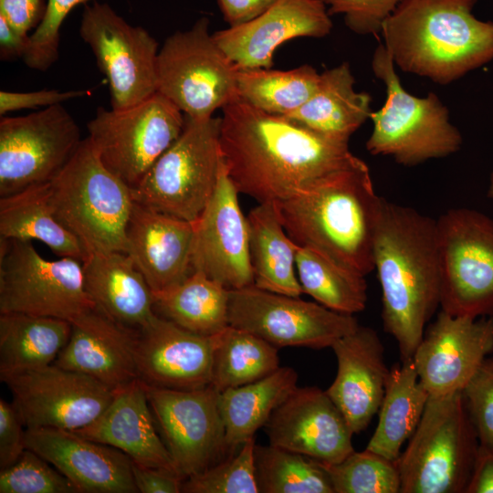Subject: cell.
<instances>
[{"instance_id": "cell-46", "label": "cell", "mask_w": 493, "mask_h": 493, "mask_svg": "<svg viewBox=\"0 0 493 493\" xmlns=\"http://www.w3.org/2000/svg\"><path fill=\"white\" fill-rule=\"evenodd\" d=\"M13 404L0 399V469L13 465L26 449V429Z\"/></svg>"}, {"instance_id": "cell-40", "label": "cell", "mask_w": 493, "mask_h": 493, "mask_svg": "<svg viewBox=\"0 0 493 493\" xmlns=\"http://www.w3.org/2000/svg\"><path fill=\"white\" fill-rule=\"evenodd\" d=\"M334 493H398L401 480L396 461L364 449L335 464L321 462Z\"/></svg>"}, {"instance_id": "cell-12", "label": "cell", "mask_w": 493, "mask_h": 493, "mask_svg": "<svg viewBox=\"0 0 493 493\" xmlns=\"http://www.w3.org/2000/svg\"><path fill=\"white\" fill-rule=\"evenodd\" d=\"M86 291L82 262L44 258L32 241L0 240V313L21 312L68 321L95 308Z\"/></svg>"}, {"instance_id": "cell-53", "label": "cell", "mask_w": 493, "mask_h": 493, "mask_svg": "<svg viewBox=\"0 0 493 493\" xmlns=\"http://www.w3.org/2000/svg\"><path fill=\"white\" fill-rule=\"evenodd\" d=\"M488 196L491 199H493V172L489 178V184L488 189Z\"/></svg>"}, {"instance_id": "cell-3", "label": "cell", "mask_w": 493, "mask_h": 493, "mask_svg": "<svg viewBox=\"0 0 493 493\" xmlns=\"http://www.w3.org/2000/svg\"><path fill=\"white\" fill-rule=\"evenodd\" d=\"M381 200L367 164L358 158L273 205L298 246L317 250L366 276L374 270L372 246Z\"/></svg>"}, {"instance_id": "cell-15", "label": "cell", "mask_w": 493, "mask_h": 493, "mask_svg": "<svg viewBox=\"0 0 493 493\" xmlns=\"http://www.w3.org/2000/svg\"><path fill=\"white\" fill-rule=\"evenodd\" d=\"M228 320L230 326L254 333L277 348L331 347L359 326L353 315L254 285L230 290Z\"/></svg>"}, {"instance_id": "cell-38", "label": "cell", "mask_w": 493, "mask_h": 493, "mask_svg": "<svg viewBox=\"0 0 493 493\" xmlns=\"http://www.w3.org/2000/svg\"><path fill=\"white\" fill-rule=\"evenodd\" d=\"M320 76L309 65L288 70L238 69V98L269 114L288 116L312 96Z\"/></svg>"}, {"instance_id": "cell-7", "label": "cell", "mask_w": 493, "mask_h": 493, "mask_svg": "<svg viewBox=\"0 0 493 493\" xmlns=\"http://www.w3.org/2000/svg\"><path fill=\"white\" fill-rule=\"evenodd\" d=\"M479 447L462 392L430 397L396 460L401 493H463Z\"/></svg>"}, {"instance_id": "cell-48", "label": "cell", "mask_w": 493, "mask_h": 493, "mask_svg": "<svg viewBox=\"0 0 493 493\" xmlns=\"http://www.w3.org/2000/svg\"><path fill=\"white\" fill-rule=\"evenodd\" d=\"M46 9L44 0H0V16L23 35L37 27Z\"/></svg>"}, {"instance_id": "cell-41", "label": "cell", "mask_w": 493, "mask_h": 493, "mask_svg": "<svg viewBox=\"0 0 493 493\" xmlns=\"http://www.w3.org/2000/svg\"><path fill=\"white\" fill-rule=\"evenodd\" d=\"M255 439L244 442L238 450L205 470L184 479L185 493H257L255 467Z\"/></svg>"}, {"instance_id": "cell-33", "label": "cell", "mask_w": 493, "mask_h": 493, "mask_svg": "<svg viewBox=\"0 0 493 493\" xmlns=\"http://www.w3.org/2000/svg\"><path fill=\"white\" fill-rule=\"evenodd\" d=\"M70 321L21 312L0 313V374L54 363L68 343Z\"/></svg>"}, {"instance_id": "cell-16", "label": "cell", "mask_w": 493, "mask_h": 493, "mask_svg": "<svg viewBox=\"0 0 493 493\" xmlns=\"http://www.w3.org/2000/svg\"><path fill=\"white\" fill-rule=\"evenodd\" d=\"M0 379L26 429L78 431L98 418L115 393L92 377L54 363L0 374Z\"/></svg>"}, {"instance_id": "cell-26", "label": "cell", "mask_w": 493, "mask_h": 493, "mask_svg": "<svg viewBox=\"0 0 493 493\" xmlns=\"http://www.w3.org/2000/svg\"><path fill=\"white\" fill-rule=\"evenodd\" d=\"M68 343L54 364L116 390L139 378L135 362L137 330L128 328L97 307L75 317Z\"/></svg>"}, {"instance_id": "cell-8", "label": "cell", "mask_w": 493, "mask_h": 493, "mask_svg": "<svg viewBox=\"0 0 493 493\" xmlns=\"http://www.w3.org/2000/svg\"><path fill=\"white\" fill-rule=\"evenodd\" d=\"M220 125L221 118L185 116L180 136L131 188L133 200L180 219L197 220L215 190L223 163Z\"/></svg>"}, {"instance_id": "cell-25", "label": "cell", "mask_w": 493, "mask_h": 493, "mask_svg": "<svg viewBox=\"0 0 493 493\" xmlns=\"http://www.w3.org/2000/svg\"><path fill=\"white\" fill-rule=\"evenodd\" d=\"M194 223L134 201L126 228V254L153 292L172 288L193 272Z\"/></svg>"}, {"instance_id": "cell-30", "label": "cell", "mask_w": 493, "mask_h": 493, "mask_svg": "<svg viewBox=\"0 0 493 493\" xmlns=\"http://www.w3.org/2000/svg\"><path fill=\"white\" fill-rule=\"evenodd\" d=\"M298 386V372L279 367L263 379L219 393V409L225 425L226 456L253 438L274 410Z\"/></svg>"}, {"instance_id": "cell-18", "label": "cell", "mask_w": 493, "mask_h": 493, "mask_svg": "<svg viewBox=\"0 0 493 493\" xmlns=\"http://www.w3.org/2000/svg\"><path fill=\"white\" fill-rule=\"evenodd\" d=\"M493 351V316H453L441 310L412 358L430 397L462 392Z\"/></svg>"}, {"instance_id": "cell-20", "label": "cell", "mask_w": 493, "mask_h": 493, "mask_svg": "<svg viewBox=\"0 0 493 493\" xmlns=\"http://www.w3.org/2000/svg\"><path fill=\"white\" fill-rule=\"evenodd\" d=\"M264 427L270 445L323 463H339L354 451L344 415L316 386H297Z\"/></svg>"}, {"instance_id": "cell-24", "label": "cell", "mask_w": 493, "mask_h": 493, "mask_svg": "<svg viewBox=\"0 0 493 493\" xmlns=\"http://www.w3.org/2000/svg\"><path fill=\"white\" fill-rule=\"evenodd\" d=\"M337 358V374L326 390L353 434L369 425L378 413L390 369L377 332L359 325L330 347Z\"/></svg>"}, {"instance_id": "cell-42", "label": "cell", "mask_w": 493, "mask_h": 493, "mask_svg": "<svg viewBox=\"0 0 493 493\" xmlns=\"http://www.w3.org/2000/svg\"><path fill=\"white\" fill-rule=\"evenodd\" d=\"M76 492L67 477L28 448L13 465L0 471V493Z\"/></svg>"}, {"instance_id": "cell-23", "label": "cell", "mask_w": 493, "mask_h": 493, "mask_svg": "<svg viewBox=\"0 0 493 493\" xmlns=\"http://www.w3.org/2000/svg\"><path fill=\"white\" fill-rule=\"evenodd\" d=\"M26 447L42 456L84 493H136L132 461L121 451L75 431L26 429Z\"/></svg>"}, {"instance_id": "cell-51", "label": "cell", "mask_w": 493, "mask_h": 493, "mask_svg": "<svg viewBox=\"0 0 493 493\" xmlns=\"http://www.w3.org/2000/svg\"><path fill=\"white\" fill-rule=\"evenodd\" d=\"M465 493H493V451L479 446Z\"/></svg>"}, {"instance_id": "cell-43", "label": "cell", "mask_w": 493, "mask_h": 493, "mask_svg": "<svg viewBox=\"0 0 493 493\" xmlns=\"http://www.w3.org/2000/svg\"><path fill=\"white\" fill-rule=\"evenodd\" d=\"M97 0H47L45 16L29 35V46L23 58L34 70L46 71L58 58L60 27L70 11L80 4Z\"/></svg>"}, {"instance_id": "cell-6", "label": "cell", "mask_w": 493, "mask_h": 493, "mask_svg": "<svg viewBox=\"0 0 493 493\" xmlns=\"http://www.w3.org/2000/svg\"><path fill=\"white\" fill-rule=\"evenodd\" d=\"M372 68L385 85L386 100L370 114L373 128L366 149L371 154L390 156L409 167L447 157L461 148L462 135L450 122L446 107L433 92L424 98L407 92L382 43L373 53Z\"/></svg>"}, {"instance_id": "cell-36", "label": "cell", "mask_w": 493, "mask_h": 493, "mask_svg": "<svg viewBox=\"0 0 493 493\" xmlns=\"http://www.w3.org/2000/svg\"><path fill=\"white\" fill-rule=\"evenodd\" d=\"M296 267L303 293L322 306L348 315L362 311L367 303L365 276L320 252L298 246Z\"/></svg>"}, {"instance_id": "cell-17", "label": "cell", "mask_w": 493, "mask_h": 493, "mask_svg": "<svg viewBox=\"0 0 493 493\" xmlns=\"http://www.w3.org/2000/svg\"><path fill=\"white\" fill-rule=\"evenodd\" d=\"M144 384L163 440L184 479L227 457L219 392L212 384L195 390Z\"/></svg>"}, {"instance_id": "cell-28", "label": "cell", "mask_w": 493, "mask_h": 493, "mask_svg": "<svg viewBox=\"0 0 493 493\" xmlns=\"http://www.w3.org/2000/svg\"><path fill=\"white\" fill-rule=\"evenodd\" d=\"M82 270L89 296L113 320L139 330L156 315L153 291L128 254L110 251L87 255Z\"/></svg>"}, {"instance_id": "cell-19", "label": "cell", "mask_w": 493, "mask_h": 493, "mask_svg": "<svg viewBox=\"0 0 493 493\" xmlns=\"http://www.w3.org/2000/svg\"><path fill=\"white\" fill-rule=\"evenodd\" d=\"M238 194L223 161L215 190L193 222L194 271H201L230 290L254 285L248 223L241 211Z\"/></svg>"}, {"instance_id": "cell-49", "label": "cell", "mask_w": 493, "mask_h": 493, "mask_svg": "<svg viewBox=\"0 0 493 493\" xmlns=\"http://www.w3.org/2000/svg\"><path fill=\"white\" fill-rule=\"evenodd\" d=\"M132 476L138 492L179 493L184 478L163 469L139 466L132 462Z\"/></svg>"}, {"instance_id": "cell-10", "label": "cell", "mask_w": 493, "mask_h": 493, "mask_svg": "<svg viewBox=\"0 0 493 493\" xmlns=\"http://www.w3.org/2000/svg\"><path fill=\"white\" fill-rule=\"evenodd\" d=\"M440 307L453 315L493 316V220L469 208L436 219Z\"/></svg>"}, {"instance_id": "cell-2", "label": "cell", "mask_w": 493, "mask_h": 493, "mask_svg": "<svg viewBox=\"0 0 493 493\" xmlns=\"http://www.w3.org/2000/svg\"><path fill=\"white\" fill-rule=\"evenodd\" d=\"M372 254L383 330L395 339L400 361L410 360L440 307L436 220L382 197Z\"/></svg>"}, {"instance_id": "cell-45", "label": "cell", "mask_w": 493, "mask_h": 493, "mask_svg": "<svg viewBox=\"0 0 493 493\" xmlns=\"http://www.w3.org/2000/svg\"><path fill=\"white\" fill-rule=\"evenodd\" d=\"M330 16L342 14L347 27L359 35L381 33L384 21L402 0H320Z\"/></svg>"}, {"instance_id": "cell-52", "label": "cell", "mask_w": 493, "mask_h": 493, "mask_svg": "<svg viewBox=\"0 0 493 493\" xmlns=\"http://www.w3.org/2000/svg\"><path fill=\"white\" fill-rule=\"evenodd\" d=\"M29 46V35H23L14 29L0 16V58L9 60L24 58Z\"/></svg>"}, {"instance_id": "cell-11", "label": "cell", "mask_w": 493, "mask_h": 493, "mask_svg": "<svg viewBox=\"0 0 493 493\" xmlns=\"http://www.w3.org/2000/svg\"><path fill=\"white\" fill-rule=\"evenodd\" d=\"M184 114L156 91L125 110L98 108L87 125L89 140L113 174L135 187L183 131Z\"/></svg>"}, {"instance_id": "cell-32", "label": "cell", "mask_w": 493, "mask_h": 493, "mask_svg": "<svg viewBox=\"0 0 493 493\" xmlns=\"http://www.w3.org/2000/svg\"><path fill=\"white\" fill-rule=\"evenodd\" d=\"M246 218L254 286L299 297L303 290L295 271L298 246L281 225L274 205L259 204Z\"/></svg>"}, {"instance_id": "cell-22", "label": "cell", "mask_w": 493, "mask_h": 493, "mask_svg": "<svg viewBox=\"0 0 493 493\" xmlns=\"http://www.w3.org/2000/svg\"><path fill=\"white\" fill-rule=\"evenodd\" d=\"M320 0H278L258 16L213 37L238 69L269 68L276 49L296 37H323L332 22Z\"/></svg>"}, {"instance_id": "cell-5", "label": "cell", "mask_w": 493, "mask_h": 493, "mask_svg": "<svg viewBox=\"0 0 493 493\" xmlns=\"http://www.w3.org/2000/svg\"><path fill=\"white\" fill-rule=\"evenodd\" d=\"M56 219L93 253H126V228L134 200L131 188L100 161L89 138L49 182Z\"/></svg>"}, {"instance_id": "cell-44", "label": "cell", "mask_w": 493, "mask_h": 493, "mask_svg": "<svg viewBox=\"0 0 493 493\" xmlns=\"http://www.w3.org/2000/svg\"><path fill=\"white\" fill-rule=\"evenodd\" d=\"M479 446L493 451V357H487L462 391Z\"/></svg>"}, {"instance_id": "cell-37", "label": "cell", "mask_w": 493, "mask_h": 493, "mask_svg": "<svg viewBox=\"0 0 493 493\" xmlns=\"http://www.w3.org/2000/svg\"><path fill=\"white\" fill-rule=\"evenodd\" d=\"M279 367L278 348L254 333L229 325L215 335L211 384L219 393L263 379Z\"/></svg>"}, {"instance_id": "cell-13", "label": "cell", "mask_w": 493, "mask_h": 493, "mask_svg": "<svg viewBox=\"0 0 493 493\" xmlns=\"http://www.w3.org/2000/svg\"><path fill=\"white\" fill-rule=\"evenodd\" d=\"M79 35L105 75L111 109L132 107L157 91L159 45L143 27L129 24L106 3L86 4Z\"/></svg>"}, {"instance_id": "cell-9", "label": "cell", "mask_w": 493, "mask_h": 493, "mask_svg": "<svg viewBox=\"0 0 493 493\" xmlns=\"http://www.w3.org/2000/svg\"><path fill=\"white\" fill-rule=\"evenodd\" d=\"M209 25L201 17L190 29L169 36L157 57V91L193 119L210 118L238 99V68L209 33Z\"/></svg>"}, {"instance_id": "cell-50", "label": "cell", "mask_w": 493, "mask_h": 493, "mask_svg": "<svg viewBox=\"0 0 493 493\" xmlns=\"http://www.w3.org/2000/svg\"><path fill=\"white\" fill-rule=\"evenodd\" d=\"M278 0H217L224 20L229 26L246 23L274 5Z\"/></svg>"}, {"instance_id": "cell-14", "label": "cell", "mask_w": 493, "mask_h": 493, "mask_svg": "<svg viewBox=\"0 0 493 493\" xmlns=\"http://www.w3.org/2000/svg\"><path fill=\"white\" fill-rule=\"evenodd\" d=\"M72 115L56 104L0 120V197L51 182L81 143Z\"/></svg>"}, {"instance_id": "cell-1", "label": "cell", "mask_w": 493, "mask_h": 493, "mask_svg": "<svg viewBox=\"0 0 493 493\" xmlns=\"http://www.w3.org/2000/svg\"><path fill=\"white\" fill-rule=\"evenodd\" d=\"M222 110L220 147L227 174L238 193L259 204L288 198L358 159L349 142L239 98Z\"/></svg>"}, {"instance_id": "cell-34", "label": "cell", "mask_w": 493, "mask_h": 493, "mask_svg": "<svg viewBox=\"0 0 493 493\" xmlns=\"http://www.w3.org/2000/svg\"><path fill=\"white\" fill-rule=\"evenodd\" d=\"M0 236L37 240L60 257L85 258L79 241L55 217L49 201V182L0 197Z\"/></svg>"}, {"instance_id": "cell-21", "label": "cell", "mask_w": 493, "mask_h": 493, "mask_svg": "<svg viewBox=\"0 0 493 493\" xmlns=\"http://www.w3.org/2000/svg\"><path fill=\"white\" fill-rule=\"evenodd\" d=\"M215 335L187 330L158 315L137 330L135 362L145 383L173 390H195L212 383Z\"/></svg>"}, {"instance_id": "cell-35", "label": "cell", "mask_w": 493, "mask_h": 493, "mask_svg": "<svg viewBox=\"0 0 493 493\" xmlns=\"http://www.w3.org/2000/svg\"><path fill=\"white\" fill-rule=\"evenodd\" d=\"M230 289L194 270L181 283L153 292L155 312L192 332L214 336L227 326Z\"/></svg>"}, {"instance_id": "cell-47", "label": "cell", "mask_w": 493, "mask_h": 493, "mask_svg": "<svg viewBox=\"0 0 493 493\" xmlns=\"http://www.w3.org/2000/svg\"><path fill=\"white\" fill-rule=\"evenodd\" d=\"M88 90L42 89L30 92L0 91V115L5 116L8 112L35 109L38 107H49L62 104L69 100L80 98L88 94Z\"/></svg>"}, {"instance_id": "cell-31", "label": "cell", "mask_w": 493, "mask_h": 493, "mask_svg": "<svg viewBox=\"0 0 493 493\" xmlns=\"http://www.w3.org/2000/svg\"><path fill=\"white\" fill-rule=\"evenodd\" d=\"M429 396L412 359L393 365L378 411V424L366 449L396 461L403 445L415 431Z\"/></svg>"}, {"instance_id": "cell-4", "label": "cell", "mask_w": 493, "mask_h": 493, "mask_svg": "<svg viewBox=\"0 0 493 493\" xmlns=\"http://www.w3.org/2000/svg\"><path fill=\"white\" fill-rule=\"evenodd\" d=\"M477 0H402L381 34L403 71L446 85L493 60V22L473 14Z\"/></svg>"}, {"instance_id": "cell-39", "label": "cell", "mask_w": 493, "mask_h": 493, "mask_svg": "<svg viewBox=\"0 0 493 493\" xmlns=\"http://www.w3.org/2000/svg\"><path fill=\"white\" fill-rule=\"evenodd\" d=\"M255 467L262 493H334L320 461L272 445H255Z\"/></svg>"}, {"instance_id": "cell-27", "label": "cell", "mask_w": 493, "mask_h": 493, "mask_svg": "<svg viewBox=\"0 0 493 493\" xmlns=\"http://www.w3.org/2000/svg\"><path fill=\"white\" fill-rule=\"evenodd\" d=\"M144 382L137 378L115 390L101 414L75 431L90 440L114 447L142 467L175 473L177 467L157 434Z\"/></svg>"}, {"instance_id": "cell-29", "label": "cell", "mask_w": 493, "mask_h": 493, "mask_svg": "<svg viewBox=\"0 0 493 493\" xmlns=\"http://www.w3.org/2000/svg\"><path fill=\"white\" fill-rule=\"evenodd\" d=\"M348 62L324 70L312 96L287 117L313 131L347 142L370 118L371 97L354 89Z\"/></svg>"}]
</instances>
